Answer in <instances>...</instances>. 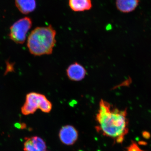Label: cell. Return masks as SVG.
Listing matches in <instances>:
<instances>
[{
  "label": "cell",
  "mask_w": 151,
  "mask_h": 151,
  "mask_svg": "<svg viewBox=\"0 0 151 151\" xmlns=\"http://www.w3.org/2000/svg\"><path fill=\"white\" fill-rule=\"evenodd\" d=\"M97 132L122 143L128 134V121L126 111L114 108L107 101L101 99L96 116Z\"/></svg>",
  "instance_id": "6da1fadb"
},
{
  "label": "cell",
  "mask_w": 151,
  "mask_h": 151,
  "mask_svg": "<svg viewBox=\"0 0 151 151\" xmlns=\"http://www.w3.org/2000/svg\"><path fill=\"white\" fill-rule=\"evenodd\" d=\"M56 32L51 25L35 28L28 37L27 46L35 56L51 54L56 44Z\"/></svg>",
  "instance_id": "7a4b0ae2"
},
{
  "label": "cell",
  "mask_w": 151,
  "mask_h": 151,
  "mask_svg": "<svg viewBox=\"0 0 151 151\" xmlns=\"http://www.w3.org/2000/svg\"><path fill=\"white\" fill-rule=\"evenodd\" d=\"M52 104L45 95L35 92L28 93L25 102L21 108V112L25 116L34 114L37 109L45 113H49L52 109Z\"/></svg>",
  "instance_id": "3957f363"
},
{
  "label": "cell",
  "mask_w": 151,
  "mask_h": 151,
  "mask_svg": "<svg viewBox=\"0 0 151 151\" xmlns=\"http://www.w3.org/2000/svg\"><path fill=\"white\" fill-rule=\"evenodd\" d=\"M31 19L28 17L20 19L11 26L9 37L16 43L22 44L26 40L27 33L32 26Z\"/></svg>",
  "instance_id": "277c9868"
},
{
  "label": "cell",
  "mask_w": 151,
  "mask_h": 151,
  "mask_svg": "<svg viewBox=\"0 0 151 151\" xmlns=\"http://www.w3.org/2000/svg\"><path fill=\"white\" fill-rule=\"evenodd\" d=\"M60 141L67 145H73L77 141L78 133L76 129L73 126L66 125L60 129L59 133Z\"/></svg>",
  "instance_id": "5b68a950"
},
{
  "label": "cell",
  "mask_w": 151,
  "mask_h": 151,
  "mask_svg": "<svg viewBox=\"0 0 151 151\" xmlns=\"http://www.w3.org/2000/svg\"><path fill=\"white\" fill-rule=\"evenodd\" d=\"M68 77L71 81H78L83 80L86 74L85 68L80 63H74L70 64L66 70Z\"/></svg>",
  "instance_id": "8992f818"
},
{
  "label": "cell",
  "mask_w": 151,
  "mask_h": 151,
  "mask_svg": "<svg viewBox=\"0 0 151 151\" xmlns=\"http://www.w3.org/2000/svg\"><path fill=\"white\" fill-rule=\"evenodd\" d=\"M46 148L43 139L37 136L27 138L24 144V151H46Z\"/></svg>",
  "instance_id": "52a82bcc"
},
{
  "label": "cell",
  "mask_w": 151,
  "mask_h": 151,
  "mask_svg": "<svg viewBox=\"0 0 151 151\" xmlns=\"http://www.w3.org/2000/svg\"><path fill=\"white\" fill-rule=\"evenodd\" d=\"M139 0H116L117 9L123 13H130L138 7Z\"/></svg>",
  "instance_id": "ba28073f"
},
{
  "label": "cell",
  "mask_w": 151,
  "mask_h": 151,
  "mask_svg": "<svg viewBox=\"0 0 151 151\" xmlns=\"http://www.w3.org/2000/svg\"><path fill=\"white\" fill-rule=\"evenodd\" d=\"M68 5L74 12L89 11L92 7L91 0H68Z\"/></svg>",
  "instance_id": "9c48e42d"
},
{
  "label": "cell",
  "mask_w": 151,
  "mask_h": 151,
  "mask_svg": "<svg viewBox=\"0 0 151 151\" xmlns=\"http://www.w3.org/2000/svg\"><path fill=\"white\" fill-rule=\"evenodd\" d=\"M15 2L18 9L24 14L32 12L37 6L36 0H15Z\"/></svg>",
  "instance_id": "30bf717a"
}]
</instances>
